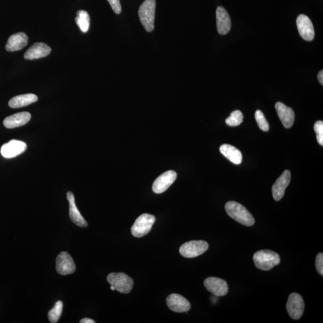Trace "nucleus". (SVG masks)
<instances>
[{
	"mask_svg": "<svg viewBox=\"0 0 323 323\" xmlns=\"http://www.w3.org/2000/svg\"><path fill=\"white\" fill-rule=\"evenodd\" d=\"M75 23L82 32L87 33L90 26V16L85 10H78L77 16L75 19Z\"/></svg>",
	"mask_w": 323,
	"mask_h": 323,
	"instance_id": "nucleus-23",
	"label": "nucleus"
},
{
	"mask_svg": "<svg viewBox=\"0 0 323 323\" xmlns=\"http://www.w3.org/2000/svg\"><path fill=\"white\" fill-rule=\"evenodd\" d=\"M315 267L317 272L323 276V254L322 253H319L317 254L315 259Z\"/></svg>",
	"mask_w": 323,
	"mask_h": 323,
	"instance_id": "nucleus-28",
	"label": "nucleus"
},
{
	"mask_svg": "<svg viewBox=\"0 0 323 323\" xmlns=\"http://www.w3.org/2000/svg\"><path fill=\"white\" fill-rule=\"evenodd\" d=\"M255 118L260 129L264 132H267L270 130L269 123H268L263 113L259 110L255 113Z\"/></svg>",
	"mask_w": 323,
	"mask_h": 323,
	"instance_id": "nucleus-26",
	"label": "nucleus"
},
{
	"mask_svg": "<svg viewBox=\"0 0 323 323\" xmlns=\"http://www.w3.org/2000/svg\"><path fill=\"white\" fill-rule=\"evenodd\" d=\"M280 257L278 254L270 250H262L255 253L253 261L258 269L270 271L280 263Z\"/></svg>",
	"mask_w": 323,
	"mask_h": 323,
	"instance_id": "nucleus-2",
	"label": "nucleus"
},
{
	"mask_svg": "<svg viewBox=\"0 0 323 323\" xmlns=\"http://www.w3.org/2000/svg\"><path fill=\"white\" fill-rule=\"evenodd\" d=\"M318 79L319 83H320L321 85H323V71L322 70H321L319 72L318 74Z\"/></svg>",
	"mask_w": 323,
	"mask_h": 323,
	"instance_id": "nucleus-30",
	"label": "nucleus"
},
{
	"mask_svg": "<svg viewBox=\"0 0 323 323\" xmlns=\"http://www.w3.org/2000/svg\"><path fill=\"white\" fill-rule=\"evenodd\" d=\"M177 174L174 171H168L160 175L154 181L152 189L154 193L159 194L166 192L176 180Z\"/></svg>",
	"mask_w": 323,
	"mask_h": 323,
	"instance_id": "nucleus-9",
	"label": "nucleus"
},
{
	"mask_svg": "<svg viewBox=\"0 0 323 323\" xmlns=\"http://www.w3.org/2000/svg\"><path fill=\"white\" fill-rule=\"evenodd\" d=\"M111 289L112 290L114 291V290H115V288L114 287H113V286H111Z\"/></svg>",
	"mask_w": 323,
	"mask_h": 323,
	"instance_id": "nucleus-32",
	"label": "nucleus"
},
{
	"mask_svg": "<svg viewBox=\"0 0 323 323\" xmlns=\"http://www.w3.org/2000/svg\"><path fill=\"white\" fill-rule=\"evenodd\" d=\"M51 48L43 43H36L31 46L24 54V58L27 60H34L46 57L50 53Z\"/></svg>",
	"mask_w": 323,
	"mask_h": 323,
	"instance_id": "nucleus-15",
	"label": "nucleus"
},
{
	"mask_svg": "<svg viewBox=\"0 0 323 323\" xmlns=\"http://www.w3.org/2000/svg\"><path fill=\"white\" fill-rule=\"evenodd\" d=\"M107 281L111 286L115 288V290L124 294L130 293L133 286L132 278L123 273L110 274Z\"/></svg>",
	"mask_w": 323,
	"mask_h": 323,
	"instance_id": "nucleus-4",
	"label": "nucleus"
},
{
	"mask_svg": "<svg viewBox=\"0 0 323 323\" xmlns=\"http://www.w3.org/2000/svg\"><path fill=\"white\" fill-rule=\"evenodd\" d=\"M155 10L156 0H145L140 7L139 18L147 32H152L154 30Z\"/></svg>",
	"mask_w": 323,
	"mask_h": 323,
	"instance_id": "nucleus-3",
	"label": "nucleus"
},
{
	"mask_svg": "<svg viewBox=\"0 0 323 323\" xmlns=\"http://www.w3.org/2000/svg\"><path fill=\"white\" fill-rule=\"evenodd\" d=\"M167 304L171 311L182 313L190 310V302L179 294H171L167 298Z\"/></svg>",
	"mask_w": 323,
	"mask_h": 323,
	"instance_id": "nucleus-12",
	"label": "nucleus"
},
{
	"mask_svg": "<svg viewBox=\"0 0 323 323\" xmlns=\"http://www.w3.org/2000/svg\"><path fill=\"white\" fill-rule=\"evenodd\" d=\"M67 198L69 202V216L75 225L81 228H86L88 226V223L85 221L83 216L80 214L76 205H75L74 195L71 192H68L67 194Z\"/></svg>",
	"mask_w": 323,
	"mask_h": 323,
	"instance_id": "nucleus-18",
	"label": "nucleus"
},
{
	"mask_svg": "<svg viewBox=\"0 0 323 323\" xmlns=\"http://www.w3.org/2000/svg\"><path fill=\"white\" fill-rule=\"evenodd\" d=\"M276 109L278 117L283 125L286 128H290L293 126L295 115L293 109L284 104L283 103L278 102L276 104Z\"/></svg>",
	"mask_w": 323,
	"mask_h": 323,
	"instance_id": "nucleus-17",
	"label": "nucleus"
},
{
	"mask_svg": "<svg viewBox=\"0 0 323 323\" xmlns=\"http://www.w3.org/2000/svg\"><path fill=\"white\" fill-rule=\"evenodd\" d=\"M26 148L25 143L21 141L12 140L2 147L1 154L3 157L10 159L20 155L25 152Z\"/></svg>",
	"mask_w": 323,
	"mask_h": 323,
	"instance_id": "nucleus-13",
	"label": "nucleus"
},
{
	"mask_svg": "<svg viewBox=\"0 0 323 323\" xmlns=\"http://www.w3.org/2000/svg\"><path fill=\"white\" fill-rule=\"evenodd\" d=\"M208 247V244L204 240H191L181 246L180 253L186 258H194L204 253Z\"/></svg>",
	"mask_w": 323,
	"mask_h": 323,
	"instance_id": "nucleus-6",
	"label": "nucleus"
},
{
	"mask_svg": "<svg viewBox=\"0 0 323 323\" xmlns=\"http://www.w3.org/2000/svg\"><path fill=\"white\" fill-rule=\"evenodd\" d=\"M32 115L29 112H20L7 117L3 121V125L7 128L12 129L22 126L28 123Z\"/></svg>",
	"mask_w": 323,
	"mask_h": 323,
	"instance_id": "nucleus-19",
	"label": "nucleus"
},
{
	"mask_svg": "<svg viewBox=\"0 0 323 323\" xmlns=\"http://www.w3.org/2000/svg\"><path fill=\"white\" fill-rule=\"evenodd\" d=\"M314 130L317 136L318 142L320 145L323 146V122L319 120L315 122L314 125Z\"/></svg>",
	"mask_w": 323,
	"mask_h": 323,
	"instance_id": "nucleus-27",
	"label": "nucleus"
},
{
	"mask_svg": "<svg viewBox=\"0 0 323 323\" xmlns=\"http://www.w3.org/2000/svg\"><path fill=\"white\" fill-rule=\"evenodd\" d=\"M244 116L241 112L235 111L226 119V124L230 126H237L241 124Z\"/></svg>",
	"mask_w": 323,
	"mask_h": 323,
	"instance_id": "nucleus-25",
	"label": "nucleus"
},
{
	"mask_svg": "<svg viewBox=\"0 0 323 323\" xmlns=\"http://www.w3.org/2000/svg\"><path fill=\"white\" fill-rule=\"evenodd\" d=\"M226 212L230 217L243 225L252 226L255 223L253 216L241 204L235 201H229L225 205Z\"/></svg>",
	"mask_w": 323,
	"mask_h": 323,
	"instance_id": "nucleus-1",
	"label": "nucleus"
},
{
	"mask_svg": "<svg viewBox=\"0 0 323 323\" xmlns=\"http://www.w3.org/2000/svg\"><path fill=\"white\" fill-rule=\"evenodd\" d=\"M286 308L291 318L300 319L304 312L305 303L303 298L297 293L290 294L288 299Z\"/></svg>",
	"mask_w": 323,
	"mask_h": 323,
	"instance_id": "nucleus-7",
	"label": "nucleus"
},
{
	"mask_svg": "<svg viewBox=\"0 0 323 323\" xmlns=\"http://www.w3.org/2000/svg\"><path fill=\"white\" fill-rule=\"evenodd\" d=\"M297 24L299 33L302 39L308 42L314 40L315 32L313 24L307 16L303 14L299 15Z\"/></svg>",
	"mask_w": 323,
	"mask_h": 323,
	"instance_id": "nucleus-10",
	"label": "nucleus"
},
{
	"mask_svg": "<svg viewBox=\"0 0 323 323\" xmlns=\"http://www.w3.org/2000/svg\"><path fill=\"white\" fill-rule=\"evenodd\" d=\"M107 1L116 14L119 15L122 12V6L120 0H107Z\"/></svg>",
	"mask_w": 323,
	"mask_h": 323,
	"instance_id": "nucleus-29",
	"label": "nucleus"
},
{
	"mask_svg": "<svg viewBox=\"0 0 323 323\" xmlns=\"http://www.w3.org/2000/svg\"><path fill=\"white\" fill-rule=\"evenodd\" d=\"M216 20L218 32L221 35H225L231 29V20L226 10L219 6L216 10Z\"/></svg>",
	"mask_w": 323,
	"mask_h": 323,
	"instance_id": "nucleus-16",
	"label": "nucleus"
},
{
	"mask_svg": "<svg viewBox=\"0 0 323 323\" xmlns=\"http://www.w3.org/2000/svg\"><path fill=\"white\" fill-rule=\"evenodd\" d=\"M28 36L24 33H18L13 34L9 38L6 43V49L9 51H15L21 50L28 44Z\"/></svg>",
	"mask_w": 323,
	"mask_h": 323,
	"instance_id": "nucleus-20",
	"label": "nucleus"
},
{
	"mask_svg": "<svg viewBox=\"0 0 323 323\" xmlns=\"http://www.w3.org/2000/svg\"><path fill=\"white\" fill-rule=\"evenodd\" d=\"M63 303L62 301H58L54 307L48 313V318L51 323H56L59 320L62 312H63Z\"/></svg>",
	"mask_w": 323,
	"mask_h": 323,
	"instance_id": "nucleus-24",
	"label": "nucleus"
},
{
	"mask_svg": "<svg viewBox=\"0 0 323 323\" xmlns=\"http://www.w3.org/2000/svg\"><path fill=\"white\" fill-rule=\"evenodd\" d=\"M37 100V96L33 94L20 95L10 99L9 105L12 109H18L32 104Z\"/></svg>",
	"mask_w": 323,
	"mask_h": 323,
	"instance_id": "nucleus-22",
	"label": "nucleus"
},
{
	"mask_svg": "<svg viewBox=\"0 0 323 323\" xmlns=\"http://www.w3.org/2000/svg\"><path fill=\"white\" fill-rule=\"evenodd\" d=\"M206 288L216 297H224L228 293V285L225 280L217 277H208L204 281Z\"/></svg>",
	"mask_w": 323,
	"mask_h": 323,
	"instance_id": "nucleus-11",
	"label": "nucleus"
},
{
	"mask_svg": "<svg viewBox=\"0 0 323 323\" xmlns=\"http://www.w3.org/2000/svg\"><path fill=\"white\" fill-rule=\"evenodd\" d=\"M220 151L223 156L226 157L231 163L236 165L242 163L243 155L241 153L236 147L229 144H223L220 147Z\"/></svg>",
	"mask_w": 323,
	"mask_h": 323,
	"instance_id": "nucleus-21",
	"label": "nucleus"
},
{
	"mask_svg": "<svg viewBox=\"0 0 323 323\" xmlns=\"http://www.w3.org/2000/svg\"><path fill=\"white\" fill-rule=\"evenodd\" d=\"M291 173L290 171L286 170L278 178L272 188L273 198L276 201H279L283 198L285 191L290 184Z\"/></svg>",
	"mask_w": 323,
	"mask_h": 323,
	"instance_id": "nucleus-14",
	"label": "nucleus"
},
{
	"mask_svg": "<svg viewBox=\"0 0 323 323\" xmlns=\"http://www.w3.org/2000/svg\"><path fill=\"white\" fill-rule=\"evenodd\" d=\"M80 323H95V321L93 320V319H90V318H85L84 319H81V320L80 321Z\"/></svg>",
	"mask_w": 323,
	"mask_h": 323,
	"instance_id": "nucleus-31",
	"label": "nucleus"
},
{
	"mask_svg": "<svg viewBox=\"0 0 323 323\" xmlns=\"http://www.w3.org/2000/svg\"><path fill=\"white\" fill-rule=\"evenodd\" d=\"M156 219L154 216L143 214L137 218L131 228V233L136 238H141L148 234L152 228Z\"/></svg>",
	"mask_w": 323,
	"mask_h": 323,
	"instance_id": "nucleus-5",
	"label": "nucleus"
},
{
	"mask_svg": "<svg viewBox=\"0 0 323 323\" xmlns=\"http://www.w3.org/2000/svg\"><path fill=\"white\" fill-rule=\"evenodd\" d=\"M56 270L58 274L63 276H67L75 272V263L69 253L63 252L57 256Z\"/></svg>",
	"mask_w": 323,
	"mask_h": 323,
	"instance_id": "nucleus-8",
	"label": "nucleus"
}]
</instances>
